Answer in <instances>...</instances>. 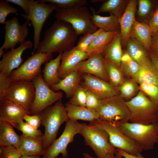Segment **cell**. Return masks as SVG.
<instances>
[{"instance_id": "60d3db41", "label": "cell", "mask_w": 158, "mask_h": 158, "mask_svg": "<svg viewBox=\"0 0 158 158\" xmlns=\"http://www.w3.org/2000/svg\"><path fill=\"white\" fill-rule=\"evenodd\" d=\"M102 30L99 29L96 32L91 34H87L80 37L75 47L79 50L85 52L87 47L91 44L97 35Z\"/></svg>"}, {"instance_id": "277c9868", "label": "cell", "mask_w": 158, "mask_h": 158, "mask_svg": "<svg viewBox=\"0 0 158 158\" xmlns=\"http://www.w3.org/2000/svg\"><path fill=\"white\" fill-rule=\"evenodd\" d=\"M126 104L130 112V123L148 125L158 121V106L141 90Z\"/></svg>"}, {"instance_id": "816d5d0a", "label": "cell", "mask_w": 158, "mask_h": 158, "mask_svg": "<svg viewBox=\"0 0 158 158\" xmlns=\"http://www.w3.org/2000/svg\"><path fill=\"white\" fill-rule=\"evenodd\" d=\"M116 150L124 158H145L143 157L141 154L138 156H135L128 154L120 150L116 149Z\"/></svg>"}, {"instance_id": "74e56055", "label": "cell", "mask_w": 158, "mask_h": 158, "mask_svg": "<svg viewBox=\"0 0 158 158\" xmlns=\"http://www.w3.org/2000/svg\"><path fill=\"white\" fill-rule=\"evenodd\" d=\"M87 90L80 84L69 98L68 102L76 106L85 107Z\"/></svg>"}, {"instance_id": "8d00e7d4", "label": "cell", "mask_w": 158, "mask_h": 158, "mask_svg": "<svg viewBox=\"0 0 158 158\" xmlns=\"http://www.w3.org/2000/svg\"><path fill=\"white\" fill-rule=\"evenodd\" d=\"M158 1L150 0H139L137 13L138 16L142 18H147L148 21L153 10Z\"/></svg>"}, {"instance_id": "d590c367", "label": "cell", "mask_w": 158, "mask_h": 158, "mask_svg": "<svg viewBox=\"0 0 158 158\" xmlns=\"http://www.w3.org/2000/svg\"><path fill=\"white\" fill-rule=\"evenodd\" d=\"M41 2L55 4L58 8L68 9L86 6L87 2L85 0H39Z\"/></svg>"}, {"instance_id": "e575fe53", "label": "cell", "mask_w": 158, "mask_h": 158, "mask_svg": "<svg viewBox=\"0 0 158 158\" xmlns=\"http://www.w3.org/2000/svg\"><path fill=\"white\" fill-rule=\"evenodd\" d=\"M137 83L133 78L125 81L121 85L117 87L120 95L124 99H131L139 90Z\"/></svg>"}, {"instance_id": "ac0fdd59", "label": "cell", "mask_w": 158, "mask_h": 158, "mask_svg": "<svg viewBox=\"0 0 158 158\" xmlns=\"http://www.w3.org/2000/svg\"><path fill=\"white\" fill-rule=\"evenodd\" d=\"M0 120L5 121L17 128L18 123L30 112L16 102L8 99L0 101Z\"/></svg>"}, {"instance_id": "603a6c76", "label": "cell", "mask_w": 158, "mask_h": 158, "mask_svg": "<svg viewBox=\"0 0 158 158\" xmlns=\"http://www.w3.org/2000/svg\"><path fill=\"white\" fill-rule=\"evenodd\" d=\"M65 107L68 119L72 121L82 120L91 122L99 119L97 112L85 107L73 105L68 102L65 104Z\"/></svg>"}, {"instance_id": "7dc6e473", "label": "cell", "mask_w": 158, "mask_h": 158, "mask_svg": "<svg viewBox=\"0 0 158 158\" xmlns=\"http://www.w3.org/2000/svg\"><path fill=\"white\" fill-rule=\"evenodd\" d=\"M23 119L28 124L37 129H38L41 123V117L39 114L32 115H26L24 117Z\"/></svg>"}, {"instance_id": "6da1fadb", "label": "cell", "mask_w": 158, "mask_h": 158, "mask_svg": "<svg viewBox=\"0 0 158 158\" xmlns=\"http://www.w3.org/2000/svg\"><path fill=\"white\" fill-rule=\"evenodd\" d=\"M78 36L70 24L56 20L45 32L44 38L35 53L51 54L69 51L75 47Z\"/></svg>"}, {"instance_id": "30bf717a", "label": "cell", "mask_w": 158, "mask_h": 158, "mask_svg": "<svg viewBox=\"0 0 158 158\" xmlns=\"http://www.w3.org/2000/svg\"><path fill=\"white\" fill-rule=\"evenodd\" d=\"M32 81L35 88V98L30 109L32 115L40 113L62 98V92L52 90L44 80L41 73Z\"/></svg>"}, {"instance_id": "ab89813d", "label": "cell", "mask_w": 158, "mask_h": 158, "mask_svg": "<svg viewBox=\"0 0 158 158\" xmlns=\"http://www.w3.org/2000/svg\"><path fill=\"white\" fill-rule=\"evenodd\" d=\"M6 0H0V23L5 24L7 16L10 13L16 14L18 9L11 6Z\"/></svg>"}, {"instance_id": "4316f807", "label": "cell", "mask_w": 158, "mask_h": 158, "mask_svg": "<svg viewBox=\"0 0 158 158\" xmlns=\"http://www.w3.org/2000/svg\"><path fill=\"white\" fill-rule=\"evenodd\" d=\"M13 127L9 123L0 120V147L12 146L17 149L19 148L21 143V139Z\"/></svg>"}, {"instance_id": "8992f818", "label": "cell", "mask_w": 158, "mask_h": 158, "mask_svg": "<svg viewBox=\"0 0 158 158\" xmlns=\"http://www.w3.org/2000/svg\"><path fill=\"white\" fill-rule=\"evenodd\" d=\"M143 150L153 148L158 142V121L148 125L127 122L118 126Z\"/></svg>"}, {"instance_id": "8fae6325", "label": "cell", "mask_w": 158, "mask_h": 158, "mask_svg": "<svg viewBox=\"0 0 158 158\" xmlns=\"http://www.w3.org/2000/svg\"><path fill=\"white\" fill-rule=\"evenodd\" d=\"M80 123L68 119L62 134L46 150L43 158H55L61 154L63 158H67L68 156L67 146L73 142L76 135L80 134Z\"/></svg>"}, {"instance_id": "4fadbf2b", "label": "cell", "mask_w": 158, "mask_h": 158, "mask_svg": "<svg viewBox=\"0 0 158 158\" xmlns=\"http://www.w3.org/2000/svg\"><path fill=\"white\" fill-rule=\"evenodd\" d=\"M52 54L44 53H34L26 60L18 68L13 70L9 76L13 80L32 81L41 73V66L51 59Z\"/></svg>"}, {"instance_id": "681fc988", "label": "cell", "mask_w": 158, "mask_h": 158, "mask_svg": "<svg viewBox=\"0 0 158 158\" xmlns=\"http://www.w3.org/2000/svg\"><path fill=\"white\" fill-rule=\"evenodd\" d=\"M149 51L158 58V31L152 33L150 49Z\"/></svg>"}, {"instance_id": "bcb514c9", "label": "cell", "mask_w": 158, "mask_h": 158, "mask_svg": "<svg viewBox=\"0 0 158 158\" xmlns=\"http://www.w3.org/2000/svg\"><path fill=\"white\" fill-rule=\"evenodd\" d=\"M153 33L158 31V2L155 5L148 21Z\"/></svg>"}, {"instance_id": "2e32d148", "label": "cell", "mask_w": 158, "mask_h": 158, "mask_svg": "<svg viewBox=\"0 0 158 158\" xmlns=\"http://www.w3.org/2000/svg\"><path fill=\"white\" fill-rule=\"evenodd\" d=\"M33 45L31 41L27 40L21 43L18 47L4 53L0 61V72L9 75L14 69L18 68L22 64L23 60L22 56L24 51L32 48Z\"/></svg>"}, {"instance_id": "f6af8a7d", "label": "cell", "mask_w": 158, "mask_h": 158, "mask_svg": "<svg viewBox=\"0 0 158 158\" xmlns=\"http://www.w3.org/2000/svg\"><path fill=\"white\" fill-rule=\"evenodd\" d=\"M12 80L9 75L0 72V101L3 99L5 93Z\"/></svg>"}, {"instance_id": "f5cc1de1", "label": "cell", "mask_w": 158, "mask_h": 158, "mask_svg": "<svg viewBox=\"0 0 158 158\" xmlns=\"http://www.w3.org/2000/svg\"><path fill=\"white\" fill-rule=\"evenodd\" d=\"M150 57L158 74V58L150 51H148Z\"/></svg>"}, {"instance_id": "f907efd6", "label": "cell", "mask_w": 158, "mask_h": 158, "mask_svg": "<svg viewBox=\"0 0 158 158\" xmlns=\"http://www.w3.org/2000/svg\"><path fill=\"white\" fill-rule=\"evenodd\" d=\"M83 156L84 158H98L92 157L89 154L85 152L83 153ZM123 157L122 155L117 151L116 153L109 154L103 158H122Z\"/></svg>"}, {"instance_id": "83f0119b", "label": "cell", "mask_w": 158, "mask_h": 158, "mask_svg": "<svg viewBox=\"0 0 158 158\" xmlns=\"http://www.w3.org/2000/svg\"><path fill=\"white\" fill-rule=\"evenodd\" d=\"M62 53L55 58L45 63L42 71L43 78L49 87L58 84L61 80L58 73Z\"/></svg>"}, {"instance_id": "d6986e66", "label": "cell", "mask_w": 158, "mask_h": 158, "mask_svg": "<svg viewBox=\"0 0 158 158\" xmlns=\"http://www.w3.org/2000/svg\"><path fill=\"white\" fill-rule=\"evenodd\" d=\"M88 57L86 52L79 50L75 46L69 51L63 52L58 71L60 78L62 79L75 71L78 64L87 59Z\"/></svg>"}, {"instance_id": "484cf974", "label": "cell", "mask_w": 158, "mask_h": 158, "mask_svg": "<svg viewBox=\"0 0 158 158\" xmlns=\"http://www.w3.org/2000/svg\"><path fill=\"white\" fill-rule=\"evenodd\" d=\"M133 78L139 84L158 85V74L150 58L140 65L138 71Z\"/></svg>"}, {"instance_id": "cb8c5ba5", "label": "cell", "mask_w": 158, "mask_h": 158, "mask_svg": "<svg viewBox=\"0 0 158 158\" xmlns=\"http://www.w3.org/2000/svg\"><path fill=\"white\" fill-rule=\"evenodd\" d=\"M82 79L81 73L75 71L61 79L58 84L51 86L50 88L55 92L62 90L65 93L66 98H70L80 85Z\"/></svg>"}, {"instance_id": "1f68e13d", "label": "cell", "mask_w": 158, "mask_h": 158, "mask_svg": "<svg viewBox=\"0 0 158 158\" xmlns=\"http://www.w3.org/2000/svg\"><path fill=\"white\" fill-rule=\"evenodd\" d=\"M129 0H108L103 2L97 14L109 12L119 18L123 13Z\"/></svg>"}, {"instance_id": "9c48e42d", "label": "cell", "mask_w": 158, "mask_h": 158, "mask_svg": "<svg viewBox=\"0 0 158 158\" xmlns=\"http://www.w3.org/2000/svg\"><path fill=\"white\" fill-rule=\"evenodd\" d=\"M57 8L55 4L31 0L30 12L28 14L21 15L26 20L31 21L34 29L33 54L40 42V37L43 26L54 11Z\"/></svg>"}, {"instance_id": "c3c4849f", "label": "cell", "mask_w": 158, "mask_h": 158, "mask_svg": "<svg viewBox=\"0 0 158 158\" xmlns=\"http://www.w3.org/2000/svg\"><path fill=\"white\" fill-rule=\"evenodd\" d=\"M8 2L16 4L20 6L24 11L25 14H28L30 12L31 0H6Z\"/></svg>"}, {"instance_id": "d6a6232c", "label": "cell", "mask_w": 158, "mask_h": 158, "mask_svg": "<svg viewBox=\"0 0 158 158\" xmlns=\"http://www.w3.org/2000/svg\"><path fill=\"white\" fill-rule=\"evenodd\" d=\"M105 66L109 83L118 87L125 81L120 68L114 64L105 61Z\"/></svg>"}, {"instance_id": "52a82bcc", "label": "cell", "mask_w": 158, "mask_h": 158, "mask_svg": "<svg viewBox=\"0 0 158 158\" xmlns=\"http://www.w3.org/2000/svg\"><path fill=\"white\" fill-rule=\"evenodd\" d=\"M80 134L84 138L85 143L90 146L98 158L115 153L116 149L109 142V136L104 130L94 125L80 123Z\"/></svg>"}, {"instance_id": "d4e9b609", "label": "cell", "mask_w": 158, "mask_h": 158, "mask_svg": "<svg viewBox=\"0 0 158 158\" xmlns=\"http://www.w3.org/2000/svg\"><path fill=\"white\" fill-rule=\"evenodd\" d=\"M120 33L105 47L102 54L105 61L112 63L120 68L123 55Z\"/></svg>"}, {"instance_id": "e0dca14e", "label": "cell", "mask_w": 158, "mask_h": 158, "mask_svg": "<svg viewBox=\"0 0 158 158\" xmlns=\"http://www.w3.org/2000/svg\"><path fill=\"white\" fill-rule=\"evenodd\" d=\"M105 61L102 54H92L89 55L87 59L80 62L75 71L81 73L93 75L108 82L109 80Z\"/></svg>"}, {"instance_id": "44dd1931", "label": "cell", "mask_w": 158, "mask_h": 158, "mask_svg": "<svg viewBox=\"0 0 158 158\" xmlns=\"http://www.w3.org/2000/svg\"><path fill=\"white\" fill-rule=\"evenodd\" d=\"M21 142L17 149L23 156H43L45 151L42 136L20 135Z\"/></svg>"}, {"instance_id": "5bb4252c", "label": "cell", "mask_w": 158, "mask_h": 158, "mask_svg": "<svg viewBox=\"0 0 158 158\" xmlns=\"http://www.w3.org/2000/svg\"><path fill=\"white\" fill-rule=\"evenodd\" d=\"M29 21L26 20L21 25L16 17L7 20L5 24V40L0 48V57L4 53V49L7 50L15 48L19 43L25 42L29 34L28 25Z\"/></svg>"}, {"instance_id": "ffe728a7", "label": "cell", "mask_w": 158, "mask_h": 158, "mask_svg": "<svg viewBox=\"0 0 158 158\" xmlns=\"http://www.w3.org/2000/svg\"><path fill=\"white\" fill-rule=\"evenodd\" d=\"M138 1L129 0L122 15L118 18L122 45L126 46L134 20Z\"/></svg>"}, {"instance_id": "4dcf8cb0", "label": "cell", "mask_w": 158, "mask_h": 158, "mask_svg": "<svg viewBox=\"0 0 158 158\" xmlns=\"http://www.w3.org/2000/svg\"><path fill=\"white\" fill-rule=\"evenodd\" d=\"M126 46V51L140 65L150 59L148 51L141 44L135 39L130 37Z\"/></svg>"}, {"instance_id": "7c38bea8", "label": "cell", "mask_w": 158, "mask_h": 158, "mask_svg": "<svg viewBox=\"0 0 158 158\" xmlns=\"http://www.w3.org/2000/svg\"><path fill=\"white\" fill-rule=\"evenodd\" d=\"M35 96V88L32 81L12 80L3 100H12L30 111Z\"/></svg>"}, {"instance_id": "7bdbcfd3", "label": "cell", "mask_w": 158, "mask_h": 158, "mask_svg": "<svg viewBox=\"0 0 158 158\" xmlns=\"http://www.w3.org/2000/svg\"><path fill=\"white\" fill-rule=\"evenodd\" d=\"M21 156L18 149L13 146L0 147V158H20Z\"/></svg>"}, {"instance_id": "7402d4cb", "label": "cell", "mask_w": 158, "mask_h": 158, "mask_svg": "<svg viewBox=\"0 0 158 158\" xmlns=\"http://www.w3.org/2000/svg\"><path fill=\"white\" fill-rule=\"evenodd\" d=\"M152 33L148 24L139 22L135 19L131 29L129 38L138 41L149 51L150 49Z\"/></svg>"}, {"instance_id": "db71d44e", "label": "cell", "mask_w": 158, "mask_h": 158, "mask_svg": "<svg viewBox=\"0 0 158 158\" xmlns=\"http://www.w3.org/2000/svg\"><path fill=\"white\" fill-rule=\"evenodd\" d=\"M40 156H21L20 158H43Z\"/></svg>"}, {"instance_id": "ee69618b", "label": "cell", "mask_w": 158, "mask_h": 158, "mask_svg": "<svg viewBox=\"0 0 158 158\" xmlns=\"http://www.w3.org/2000/svg\"><path fill=\"white\" fill-rule=\"evenodd\" d=\"M100 104V99L92 92L87 90L85 107L88 109L96 111Z\"/></svg>"}, {"instance_id": "b9f144b4", "label": "cell", "mask_w": 158, "mask_h": 158, "mask_svg": "<svg viewBox=\"0 0 158 158\" xmlns=\"http://www.w3.org/2000/svg\"><path fill=\"white\" fill-rule=\"evenodd\" d=\"M17 128L23 133V134L28 136H42L43 134L40 130L32 126L23 120L18 124Z\"/></svg>"}, {"instance_id": "ba28073f", "label": "cell", "mask_w": 158, "mask_h": 158, "mask_svg": "<svg viewBox=\"0 0 158 158\" xmlns=\"http://www.w3.org/2000/svg\"><path fill=\"white\" fill-rule=\"evenodd\" d=\"M89 124L105 130L108 135L110 143L115 149L133 155H141L143 150L139 145L124 134L118 126L99 119L90 122Z\"/></svg>"}, {"instance_id": "f35d334b", "label": "cell", "mask_w": 158, "mask_h": 158, "mask_svg": "<svg viewBox=\"0 0 158 158\" xmlns=\"http://www.w3.org/2000/svg\"><path fill=\"white\" fill-rule=\"evenodd\" d=\"M139 90L142 91L155 104L158 106V85L140 83Z\"/></svg>"}, {"instance_id": "836d02e7", "label": "cell", "mask_w": 158, "mask_h": 158, "mask_svg": "<svg viewBox=\"0 0 158 158\" xmlns=\"http://www.w3.org/2000/svg\"><path fill=\"white\" fill-rule=\"evenodd\" d=\"M140 65L135 62L126 51L123 53L120 68L122 72L133 78L138 71Z\"/></svg>"}, {"instance_id": "9a60e30c", "label": "cell", "mask_w": 158, "mask_h": 158, "mask_svg": "<svg viewBox=\"0 0 158 158\" xmlns=\"http://www.w3.org/2000/svg\"><path fill=\"white\" fill-rule=\"evenodd\" d=\"M80 84L94 94L100 99L120 95L117 88L98 77L87 73H81Z\"/></svg>"}, {"instance_id": "7a4b0ae2", "label": "cell", "mask_w": 158, "mask_h": 158, "mask_svg": "<svg viewBox=\"0 0 158 158\" xmlns=\"http://www.w3.org/2000/svg\"><path fill=\"white\" fill-rule=\"evenodd\" d=\"M39 114L41 124L45 128L43 137L46 150L56 139L61 125L66 122L68 118L61 99L48 107Z\"/></svg>"}, {"instance_id": "f1b7e54d", "label": "cell", "mask_w": 158, "mask_h": 158, "mask_svg": "<svg viewBox=\"0 0 158 158\" xmlns=\"http://www.w3.org/2000/svg\"><path fill=\"white\" fill-rule=\"evenodd\" d=\"M120 32H106L102 30L96 36L85 52L88 55L102 54L105 47L116 37Z\"/></svg>"}, {"instance_id": "5b68a950", "label": "cell", "mask_w": 158, "mask_h": 158, "mask_svg": "<svg viewBox=\"0 0 158 158\" xmlns=\"http://www.w3.org/2000/svg\"><path fill=\"white\" fill-rule=\"evenodd\" d=\"M99 119L118 126L128 122L130 112L126 101L119 95L100 99V105L96 111Z\"/></svg>"}, {"instance_id": "f546056e", "label": "cell", "mask_w": 158, "mask_h": 158, "mask_svg": "<svg viewBox=\"0 0 158 158\" xmlns=\"http://www.w3.org/2000/svg\"><path fill=\"white\" fill-rule=\"evenodd\" d=\"M92 13V20L97 28L106 32H120V28L118 18L112 14L108 16H102L97 14L95 9L91 7Z\"/></svg>"}, {"instance_id": "3957f363", "label": "cell", "mask_w": 158, "mask_h": 158, "mask_svg": "<svg viewBox=\"0 0 158 158\" xmlns=\"http://www.w3.org/2000/svg\"><path fill=\"white\" fill-rule=\"evenodd\" d=\"M55 18L70 24L77 35L91 34L98 30L92 20V15L86 6L68 9L57 8Z\"/></svg>"}]
</instances>
